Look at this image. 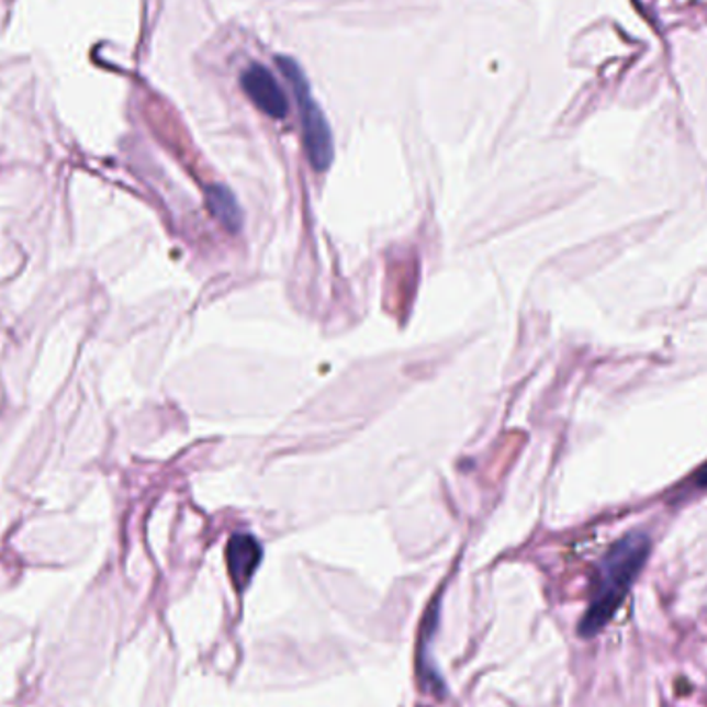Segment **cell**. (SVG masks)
<instances>
[{
	"label": "cell",
	"mask_w": 707,
	"mask_h": 707,
	"mask_svg": "<svg viewBox=\"0 0 707 707\" xmlns=\"http://www.w3.org/2000/svg\"><path fill=\"white\" fill-rule=\"evenodd\" d=\"M650 538L641 531H631L617 540L606 557L602 559L601 573L594 598L587 606V613L580 622V633L594 637L601 633L606 622L619 610L625 596L641 573L650 557Z\"/></svg>",
	"instance_id": "obj_1"
},
{
	"label": "cell",
	"mask_w": 707,
	"mask_h": 707,
	"mask_svg": "<svg viewBox=\"0 0 707 707\" xmlns=\"http://www.w3.org/2000/svg\"><path fill=\"white\" fill-rule=\"evenodd\" d=\"M280 69H282L290 88L294 91L299 112H301L302 133H304V147L313 168L323 172L332 166L334 161V135L332 126L327 123L323 110L318 108L311 86L306 81V75L302 72L301 67L292 58H280Z\"/></svg>",
	"instance_id": "obj_2"
},
{
	"label": "cell",
	"mask_w": 707,
	"mask_h": 707,
	"mask_svg": "<svg viewBox=\"0 0 707 707\" xmlns=\"http://www.w3.org/2000/svg\"><path fill=\"white\" fill-rule=\"evenodd\" d=\"M243 89L250 102L267 116L283 119L288 114L285 93L263 65H250L247 71L243 72Z\"/></svg>",
	"instance_id": "obj_3"
},
{
	"label": "cell",
	"mask_w": 707,
	"mask_h": 707,
	"mask_svg": "<svg viewBox=\"0 0 707 707\" xmlns=\"http://www.w3.org/2000/svg\"><path fill=\"white\" fill-rule=\"evenodd\" d=\"M263 559V549L259 540L250 534H234L226 549V561H228V571H231L232 584L238 592H245L255 571L261 565Z\"/></svg>",
	"instance_id": "obj_4"
},
{
	"label": "cell",
	"mask_w": 707,
	"mask_h": 707,
	"mask_svg": "<svg viewBox=\"0 0 707 707\" xmlns=\"http://www.w3.org/2000/svg\"><path fill=\"white\" fill-rule=\"evenodd\" d=\"M207 205L210 212L228 228L231 232H236L240 228L243 222V213L238 207L236 197L232 195L226 187H212L207 191Z\"/></svg>",
	"instance_id": "obj_5"
},
{
	"label": "cell",
	"mask_w": 707,
	"mask_h": 707,
	"mask_svg": "<svg viewBox=\"0 0 707 707\" xmlns=\"http://www.w3.org/2000/svg\"><path fill=\"white\" fill-rule=\"evenodd\" d=\"M695 484H697L699 489H707V463H704V465L697 470V474H695Z\"/></svg>",
	"instance_id": "obj_6"
}]
</instances>
